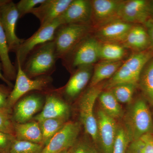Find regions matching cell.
<instances>
[{"label": "cell", "instance_id": "1", "mask_svg": "<svg viewBox=\"0 0 153 153\" xmlns=\"http://www.w3.org/2000/svg\"><path fill=\"white\" fill-rule=\"evenodd\" d=\"M58 59L54 41H49L33 49L22 67L30 78L49 76L55 71Z\"/></svg>", "mask_w": 153, "mask_h": 153}, {"label": "cell", "instance_id": "2", "mask_svg": "<svg viewBox=\"0 0 153 153\" xmlns=\"http://www.w3.org/2000/svg\"><path fill=\"white\" fill-rule=\"evenodd\" d=\"M153 58L152 48L136 52L124 60L118 70L104 84V89L108 90L115 85L122 83L138 84L140 76L147 63Z\"/></svg>", "mask_w": 153, "mask_h": 153}, {"label": "cell", "instance_id": "3", "mask_svg": "<svg viewBox=\"0 0 153 153\" xmlns=\"http://www.w3.org/2000/svg\"><path fill=\"white\" fill-rule=\"evenodd\" d=\"M124 120V126L131 142L145 134L153 132L152 115L143 99H138L131 105Z\"/></svg>", "mask_w": 153, "mask_h": 153}, {"label": "cell", "instance_id": "4", "mask_svg": "<svg viewBox=\"0 0 153 153\" xmlns=\"http://www.w3.org/2000/svg\"><path fill=\"white\" fill-rule=\"evenodd\" d=\"M100 44L90 34L61 59L63 66L71 73L80 67L92 66L100 59Z\"/></svg>", "mask_w": 153, "mask_h": 153}, {"label": "cell", "instance_id": "5", "mask_svg": "<svg viewBox=\"0 0 153 153\" xmlns=\"http://www.w3.org/2000/svg\"><path fill=\"white\" fill-rule=\"evenodd\" d=\"M93 31L91 25H60L55 31L53 40L58 59H62Z\"/></svg>", "mask_w": 153, "mask_h": 153}, {"label": "cell", "instance_id": "6", "mask_svg": "<svg viewBox=\"0 0 153 153\" xmlns=\"http://www.w3.org/2000/svg\"><path fill=\"white\" fill-rule=\"evenodd\" d=\"M104 89V84L88 87L79 99V117L85 132L95 144H98L97 120L94 114V106L99 96Z\"/></svg>", "mask_w": 153, "mask_h": 153}, {"label": "cell", "instance_id": "7", "mask_svg": "<svg viewBox=\"0 0 153 153\" xmlns=\"http://www.w3.org/2000/svg\"><path fill=\"white\" fill-rule=\"evenodd\" d=\"M15 66L17 71L16 82L8 101L9 108L12 109L17 102L26 94L33 91H44L48 90L52 80L50 76H38L35 79L30 78L25 74L20 64Z\"/></svg>", "mask_w": 153, "mask_h": 153}, {"label": "cell", "instance_id": "8", "mask_svg": "<svg viewBox=\"0 0 153 153\" xmlns=\"http://www.w3.org/2000/svg\"><path fill=\"white\" fill-rule=\"evenodd\" d=\"M61 25L59 19L40 28L30 38L25 39L16 52L15 65L20 64L22 66L28 55L36 47L41 44L53 41L55 31Z\"/></svg>", "mask_w": 153, "mask_h": 153}, {"label": "cell", "instance_id": "9", "mask_svg": "<svg viewBox=\"0 0 153 153\" xmlns=\"http://www.w3.org/2000/svg\"><path fill=\"white\" fill-rule=\"evenodd\" d=\"M19 19V12L13 1L7 0L0 6V22L7 37L9 51L15 53L25 40L19 38L16 34Z\"/></svg>", "mask_w": 153, "mask_h": 153}, {"label": "cell", "instance_id": "10", "mask_svg": "<svg viewBox=\"0 0 153 153\" xmlns=\"http://www.w3.org/2000/svg\"><path fill=\"white\" fill-rule=\"evenodd\" d=\"M79 131V123L67 122L44 145L41 153H59L70 149L78 139Z\"/></svg>", "mask_w": 153, "mask_h": 153}, {"label": "cell", "instance_id": "11", "mask_svg": "<svg viewBox=\"0 0 153 153\" xmlns=\"http://www.w3.org/2000/svg\"><path fill=\"white\" fill-rule=\"evenodd\" d=\"M120 0H92L91 25L93 29L120 19Z\"/></svg>", "mask_w": 153, "mask_h": 153}, {"label": "cell", "instance_id": "12", "mask_svg": "<svg viewBox=\"0 0 153 153\" xmlns=\"http://www.w3.org/2000/svg\"><path fill=\"white\" fill-rule=\"evenodd\" d=\"M120 19L133 25H144L151 19L149 1H123L120 10Z\"/></svg>", "mask_w": 153, "mask_h": 153}, {"label": "cell", "instance_id": "13", "mask_svg": "<svg viewBox=\"0 0 153 153\" xmlns=\"http://www.w3.org/2000/svg\"><path fill=\"white\" fill-rule=\"evenodd\" d=\"M134 25L118 19L94 28L92 36L100 43L121 44Z\"/></svg>", "mask_w": 153, "mask_h": 153}, {"label": "cell", "instance_id": "14", "mask_svg": "<svg viewBox=\"0 0 153 153\" xmlns=\"http://www.w3.org/2000/svg\"><path fill=\"white\" fill-rule=\"evenodd\" d=\"M98 143L102 153H113L118 124L115 120L99 110L97 114Z\"/></svg>", "mask_w": 153, "mask_h": 153}, {"label": "cell", "instance_id": "15", "mask_svg": "<svg viewBox=\"0 0 153 153\" xmlns=\"http://www.w3.org/2000/svg\"><path fill=\"white\" fill-rule=\"evenodd\" d=\"M91 1L72 0L66 10L58 19L61 25L82 24L91 25Z\"/></svg>", "mask_w": 153, "mask_h": 153}, {"label": "cell", "instance_id": "16", "mask_svg": "<svg viewBox=\"0 0 153 153\" xmlns=\"http://www.w3.org/2000/svg\"><path fill=\"white\" fill-rule=\"evenodd\" d=\"M43 96L39 93L32 94L19 100L13 108L12 116L15 122H28L41 109Z\"/></svg>", "mask_w": 153, "mask_h": 153}, {"label": "cell", "instance_id": "17", "mask_svg": "<svg viewBox=\"0 0 153 153\" xmlns=\"http://www.w3.org/2000/svg\"><path fill=\"white\" fill-rule=\"evenodd\" d=\"M72 0H45L33 9L30 13L39 20L40 26L55 21L66 10Z\"/></svg>", "mask_w": 153, "mask_h": 153}, {"label": "cell", "instance_id": "18", "mask_svg": "<svg viewBox=\"0 0 153 153\" xmlns=\"http://www.w3.org/2000/svg\"><path fill=\"white\" fill-rule=\"evenodd\" d=\"M47 94L43 110L34 118L36 121L39 122L50 118L68 119L69 108L67 103L55 93L49 92Z\"/></svg>", "mask_w": 153, "mask_h": 153}, {"label": "cell", "instance_id": "19", "mask_svg": "<svg viewBox=\"0 0 153 153\" xmlns=\"http://www.w3.org/2000/svg\"><path fill=\"white\" fill-rule=\"evenodd\" d=\"M93 65L83 66L72 72V75L63 88L64 95L70 99L77 97L85 89L93 74Z\"/></svg>", "mask_w": 153, "mask_h": 153}, {"label": "cell", "instance_id": "20", "mask_svg": "<svg viewBox=\"0 0 153 153\" xmlns=\"http://www.w3.org/2000/svg\"><path fill=\"white\" fill-rule=\"evenodd\" d=\"M126 49L140 52L151 48L150 39L144 25H134L121 44Z\"/></svg>", "mask_w": 153, "mask_h": 153}, {"label": "cell", "instance_id": "21", "mask_svg": "<svg viewBox=\"0 0 153 153\" xmlns=\"http://www.w3.org/2000/svg\"><path fill=\"white\" fill-rule=\"evenodd\" d=\"M14 127L16 140L43 145L42 132L38 122L23 123L15 122Z\"/></svg>", "mask_w": 153, "mask_h": 153}, {"label": "cell", "instance_id": "22", "mask_svg": "<svg viewBox=\"0 0 153 153\" xmlns=\"http://www.w3.org/2000/svg\"><path fill=\"white\" fill-rule=\"evenodd\" d=\"M124 60L118 61L101 60L94 66L89 87L100 84L105 79H110L122 65Z\"/></svg>", "mask_w": 153, "mask_h": 153}, {"label": "cell", "instance_id": "23", "mask_svg": "<svg viewBox=\"0 0 153 153\" xmlns=\"http://www.w3.org/2000/svg\"><path fill=\"white\" fill-rule=\"evenodd\" d=\"M8 45L7 37L0 22V60L2 66L4 76L9 81L16 80L17 69L11 62L9 55Z\"/></svg>", "mask_w": 153, "mask_h": 153}, {"label": "cell", "instance_id": "24", "mask_svg": "<svg viewBox=\"0 0 153 153\" xmlns=\"http://www.w3.org/2000/svg\"><path fill=\"white\" fill-rule=\"evenodd\" d=\"M98 99L101 109L108 116L115 120L123 117L124 112L122 107L110 90L102 91Z\"/></svg>", "mask_w": 153, "mask_h": 153}, {"label": "cell", "instance_id": "25", "mask_svg": "<svg viewBox=\"0 0 153 153\" xmlns=\"http://www.w3.org/2000/svg\"><path fill=\"white\" fill-rule=\"evenodd\" d=\"M126 49L121 44L119 43H100V58L101 60L107 61L123 60L126 54Z\"/></svg>", "mask_w": 153, "mask_h": 153}, {"label": "cell", "instance_id": "26", "mask_svg": "<svg viewBox=\"0 0 153 153\" xmlns=\"http://www.w3.org/2000/svg\"><path fill=\"white\" fill-rule=\"evenodd\" d=\"M67 120L63 118H50L38 122L42 132L43 146L63 127Z\"/></svg>", "mask_w": 153, "mask_h": 153}, {"label": "cell", "instance_id": "27", "mask_svg": "<svg viewBox=\"0 0 153 153\" xmlns=\"http://www.w3.org/2000/svg\"><path fill=\"white\" fill-rule=\"evenodd\" d=\"M138 85L148 100L153 91V58L143 69Z\"/></svg>", "mask_w": 153, "mask_h": 153}, {"label": "cell", "instance_id": "28", "mask_svg": "<svg viewBox=\"0 0 153 153\" xmlns=\"http://www.w3.org/2000/svg\"><path fill=\"white\" fill-rule=\"evenodd\" d=\"M138 86L133 83H122L115 85L108 90L112 92L120 103H131L136 88Z\"/></svg>", "mask_w": 153, "mask_h": 153}, {"label": "cell", "instance_id": "29", "mask_svg": "<svg viewBox=\"0 0 153 153\" xmlns=\"http://www.w3.org/2000/svg\"><path fill=\"white\" fill-rule=\"evenodd\" d=\"M131 140L124 126L118 124L113 148V153H126Z\"/></svg>", "mask_w": 153, "mask_h": 153}, {"label": "cell", "instance_id": "30", "mask_svg": "<svg viewBox=\"0 0 153 153\" xmlns=\"http://www.w3.org/2000/svg\"><path fill=\"white\" fill-rule=\"evenodd\" d=\"M128 148L136 153H153V132L132 142Z\"/></svg>", "mask_w": 153, "mask_h": 153}, {"label": "cell", "instance_id": "31", "mask_svg": "<svg viewBox=\"0 0 153 153\" xmlns=\"http://www.w3.org/2000/svg\"><path fill=\"white\" fill-rule=\"evenodd\" d=\"M44 146L40 144L15 140L9 153H41Z\"/></svg>", "mask_w": 153, "mask_h": 153}, {"label": "cell", "instance_id": "32", "mask_svg": "<svg viewBox=\"0 0 153 153\" xmlns=\"http://www.w3.org/2000/svg\"><path fill=\"white\" fill-rule=\"evenodd\" d=\"M14 124L12 113L0 111V131L15 136Z\"/></svg>", "mask_w": 153, "mask_h": 153}, {"label": "cell", "instance_id": "33", "mask_svg": "<svg viewBox=\"0 0 153 153\" xmlns=\"http://www.w3.org/2000/svg\"><path fill=\"white\" fill-rule=\"evenodd\" d=\"M69 153H102L95 146L85 140H78L69 150Z\"/></svg>", "mask_w": 153, "mask_h": 153}, {"label": "cell", "instance_id": "34", "mask_svg": "<svg viewBox=\"0 0 153 153\" xmlns=\"http://www.w3.org/2000/svg\"><path fill=\"white\" fill-rule=\"evenodd\" d=\"M45 0H21L16 4L19 12V19H21L26 14L30 13L36 6L41 4Z\"/></svg>", "mask_w": 153, "mask_h": 153}, {"label": "cell", "instance_id": "35", "mask_svg": "<svg viewBox=\"0 0 153 153\" xmlns=\"http://www.w3.org/2000/svg\"><path fill=\"white\" fill-rule=\"evenodd\" d=\"M12 88L8 86L0 84V111L12 113L13 109L9 108L8 98Z\"/></svg>", "mask_w": 153, "mask_h": 153}, {"label": "cell", "instance_id": "36", "mask_svg": "<svg viewBox=\"0 0 153 153\" xmlns=\"http://www.w3.org/2000/svg\"><path fill=\"white\" fill-rule=\"evenodd\" d=\"M16 137L13 135L0 131V153H9Z\"/></svg>", "mask_w": 153, "mask_h": 153}, {"label": "cell", "instance_id": "37", "mask_svg": "<svg viewBox=\"0 0 153 153\" xmlns=\"http://www.w3.org/2000/svg\"><path fill=\"white\" fill-rule=\"evenodd\" d=\"M150 39L151 48L153 50V20L150 19L144 25Z\"/></svg>", "mask_w": 153, "mask_h": 153}, {"label": "cell", "instance_id": "38", "mask_svg": "<svg viewBox=\"0 0 153 153\" xmlns=\"http://www.w3.org/2000/svg\"><path fill=\"white\" fill-rule=\"evenodd\" d=\"M2 66L1 63L0 62V79H1L4 82H5L7 85L9 86V87L11 88L13 87V85L12 84V82L8 80L4 77V74H3L2 72Z\"/></svg>", "mask_w": 153, "mask_h": 153}, {"label": "cell", "instance_id": "39", "mask_svg": "<svg viewBox=\"0 0 153 153\" xmlns=\"http://www.w3.org/2000/svg\"><path fill=\"white\" fill-rule=\"evenodd\" d=\"M149 7L151 19L153 20V0L149 1Z\"/></svg>", "mask_w": 153, "mask_h": 153}, {"label": "cell", "instance_id": "40", "mask_svg": "<svg viewBox=\"0 0 153 153\" xmlns=\"http://www.w3.org/2000/svg\"><path fill=\"white\" fill-rule=\"evenodd\" d=\"M126 153H136L135 152H134L133 151L130 149L129 148H128V149Z\"/></svg>", "mask_w": 153, "mask_h": 153}, {"label": "cell", "instance_id": "41", "mask_svg": "<svg viewBox=\"0 0 153 153\" xmlns=\"http://www.w3.org/2000/svg\"><path fill=\"white\" fill-rule=\"evenodd\" d=\"M7 0H0V6L2 4L4 3Z\"/></svg>", "mask_w": 153, "mask_h": 153}, {"label": "cell", "instance_id": "42", "mask_svg": "<svg viewBox=\"0 0 153 153\" xmlns=\"http://www.w3.org/2000/svg\"><path fill=\"white\" fill-rule=\"evenodd\" d=\"M59 153H69V150H66L63 151Z\"/></svg>", "mask_w": 153, "mask_h": 153}, {"label": "cell", "instance_id": "43", "mask_svg": "<svg viewBox=\"0 0 153 153\" xmlns=\"http://www.w3.org/2000/svg\"></svg>", "mask_w": 153, "mask_h": 153}]
</instances>
